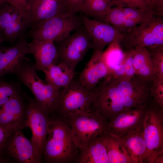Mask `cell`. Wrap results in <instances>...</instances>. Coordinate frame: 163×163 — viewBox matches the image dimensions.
<instances>
[{"label": "cell", "instance_id": "6da1fadb", "mask_svg": "<svg viewBox=\"0 0 163 163\" xmlns=\"http://www.w3.org/2000/svg\"><path fill=\"white\" fill-rule=\"evenodd\" d=\"M42 156L43 163H76L80 149L66 120L51 114Z\"/></svg>", "mask_w": 163, "mask_h": 163}, {"label": "cell", "instance_id": "7a4b0ae2", "mask_svg": "<svg viewBox=\"0 0 163 163\" xmlns=\"http://www.w3.org/2000/svg\"><path fill=\"white\" fill-rule=\"evenodd\" d=\"M37 72L35 63L25 57L15 75L19 81L30 91L39 104L51 114H55L59 105L60 89L46 83Z\"/></svg>", "mask_w": 163, "mask_h": 163}, {"label": "cell", "instance_id": "3957f363", "mask_svg": "<svg viewBox=\"0 0 163 163\" xmlns=\"http://www.w3.org/2000/svg\"><path fill=\"white\" fill-rule=\"evenodd\" d=\"M76 75L60 92L56 113L63 119L78 111H92L91 108L96 100V88L93 90L87 89Z\"/></svg>", "mask_w": 163, "mask_h": 163}, {"label": "cell", "instance_id": "277c9868", "mask_svg": "<svg viewBox=\"0 0 163 163\" xmlns=\"http://www.w3.org/2000/svg\"><path fill=\"white\" fill-rule=\"evenodd\" d=\"M143 136L146 153L143 163H154L163 154V108L151 99L144 121Z\"/></svg>", "mask_w": 163, "mask_h": 163}, {"label": "cell", "instance_id": "5b68a950", "mask_svg": "<svg viewBox=\"0 0 163 163\" xmlns=\"http://www.w3.org/2000/svg\"><path fill=\"white\" fill-rule=\"evenodd\" d=\"M73 32L54 42L57 51V63L75 70L78 64L90 49L92 39L82 24Z\"/></svg>", "mask_w": 163, "mask_h": 163}, {"label": "cell", "instance_id": "8992f818", "mask_svg": "<svg viewBox=\"0 0 163 163\" xmlns=\"http://www.w3.org/2000/svg\"><path fill=\"white\" fill-rule=\"evenodd\" d=\"M127 49L145 47L150 51L163 50V16L156 15L151 21L131 30L120 43Z\"/></svg>", "mask_w": 163, "mask_h": 163}, {"label": "cell", "instance_id": "52a82bcc", "mask_svg": "<svg viewBox=\"0 0 163 163\" xmlns=\"http://www.w3.org/2000/svg\"><path fill=\"white\" fill-rule=\"evenodd\" d=\"M64 119L72 129L75 142L80 149L107 131L109 126V122L94 111H78Z\"/></svg>", "mask_w": 163, "mask_h": 163}, {"label": "cell", "instance_id": "ba28073f", "mask_svg": "<svg viewBox=\"0 0 163 163\" xmlns=\"http://www.w3.org/2000/svg\"><path fill=\"white\" fill-rule=\"evenodd\" d=\"M82 24L76 14L56 16L42 21L29 28L25 36L32 40H59L78 28Z\"/></svg>", "mask_w": 163, "mask_h": 163}, {"label": "cell", "instance_id": "9c48e42d", "mask_svg": "<svg viewBox=\"0 0 163 163\" xmlns=\"http://www.w3.org/2000/svg\"><path fill=\"white\" fill-rule=\"evenodd\" d=\"M97 96L93 110L109 121L125 110L120 92L111 74L100 81L96 88Z\"/></svg>", "mask_w": 163, "mask_h": 163}, {"label": "cell", "instance_id": "30bf717a", "mask_svg": "<svg viewBox=\"0 0 163 163\" xmlns=\"http://www.w3.org/2000/svg\"><path fill=\"white\" fill-rule=\"evenodd\" d=\"M23 94L27 103V125L31 130L30 141L35 151L42 158L51 113L25 92Z\"/></svg>", "mask_w": 163, "mask_h": 163}, {"label": "cell", "instance_id": "8fae6325", "mask_svg": "<svg viewBox=\"0 0 163 163\" xmlns=\"http://www.w3.org/2000/svg\"><path fill=\"white\" fill-rule=\"evenodd\" d=\"M115 79L125 110L142 106L151 100L153 82L146 81L136 75L130 78Z\"/></svg>", "mask_w": 163, "mask_h": 163}, {"label": "cell", "instance_id": "7c38bea8", "mask_svg": "<svg viewBox=\"0 0 163 163\" xmlns=\"http://www.w3.org/2000/svg\"><path fill=\"white\" fill-rule=\"evenodd\" d=\"M22 130L11 133L3 149L8 163H42V158L34 151L32 144Z\"/></svg>", "mask_w": 163, "mask_h": 163}, {"label": "cell", "instance_id": "4fadbf2b", "mask_svg": "<svg viewBox=\"0 0 163 163\" xmlns=\"http://www.w3.org/2000/svg\"><path fill=\"white\" fill-rule=\"evenodd\" d=\"M26 12L28 29L53 17L72 14L66 0H28Z\"/></svg>", "mask_w": 163, "mask_h": 163}, {"label": "cell", "instance_id": "5bb4252c", "mask_svg": "<svg viewBox=\"0 0 163 163\" xmlns=\"http://www.w3.org/2000/svg\"><path fill=\"white\" fill-rule=\"evenodd\" d=\"M79 16L91 37L90 49L93 50L103 51L107 45L114 43L120 44L124 37L108 24L91 19L84 14Z\"/></svg>", "mask_w": 163, "mask_h": 163}, {"label": "cell", "instance_id": "9a60e30c", "mask_svg": "<svg viewBox=\"0 0 163 163\" xmlns=\"http://www.w3.org/2000/svg\"><path fill=\"white\" fill-rule=\"evenodd\" d=\"M27 108L23 94L11 99L0 109V126L10 132L27 128Z\"/></svg>", "mask_w": 163, "mask_h": 163}, {"label": "cell", "instance_id": "2e32d148", "mask_svg": "<svg viewBox=\"0 0 163 163\" xmlns=\"http://www.w3.org/2000/svg\"><path fill=\"white\" fill-rule=\"evenodd\" d=\"M0 27L5 41L11 46L25 36L28 30L25 20L7 2L0 8Z\"/></svg>", "mask_w": 163, "mask_h": 163}, {"label": "cell", "instance_id": "e0dca14e", "mask_svg": "<svg viewBox=\"0 0 163 163\" xmlns=\"http://www.w3.org/2000/svg\"><path fill=\"white\" fill-rule=\"evenodd\" d=\"M149 102L142 106L122 112L111 118L109 121L107 131L114 136H119L131 131L143 129Z\"/></svg>", "mask_w": 163, "mask_h": 163}, {"label": "cell", "instance_id": "ac0fdd59", "mask_svg": "<svg viewBox=\"0 0 163 163\" xmlns=\"http://www.w3.org/2000/svg\"><path fill=\"white\" fill-rule=\"evenodd\" d=\"M28 42L25 36L20 38L10 47L0 46V77L15 74L25 56L30 54Z\"/></svg>", "mask_w": 163, "mask_h": 163}, {"label": "cell", "instance_id": "d6986e66", "mask_svg": "<svg viewBox=\"0 0 163 163\" xmlns=\"http://www.w3.org/2000/svg\"><path fill=\"white\" fill-rule=\"evenodd\" d=\"M111 74L104 59L103 51L93 50L89 60L86 63L78 78L88 89H95L101 80Z\"/></svg>", "mask_w": 163, "mask_h": 163}, {"label": "cell", "instance_id": "ffe728a7", "mask_svg": "<svg viewBox=\"0 0 163 163\" xmlns=\"http://www.w3.org/2000/svg\"><path fill=\"white\" fill-rule=\"evenodd\" d=\"M30 54L34 56L37 71H42L57 62L56 46L52 40H31L28 43Z\"/></svg>", "mask_w": 163, "mask_h": 163}, {"label": "cell", "instance_id": "44dd1931", "mask_svg": "<svg viewBox=\"0 0 163 163\" xmlns=\"http://www.w3.org/2000/svg\"><path fill=\"white\" fill-rule=\"evenodd\" d=\"M143 129H136L116 136L125 148L131 163H143L146 149Z\"/></svg>", "mask_w": 163, "mask_h": 163}, {"label": "cell", "instance_id": "7402d4cb", "mask_svg": "<svg viewBox=\"0 0 163 163\" xmlns=\"http://www.w3.org/2000/svg\"><path fill=\"white\" fill-rule=\"evenodd\" d=\"M104 133L80 149L76 163H109Z\"/></svg>", "mask_w": 163, "mask_h": 163}, {"label": "cell", "instance_id": "603a6c76", "mask_svg": "<svg viewBox=\"0 0 163 163\" xmlns=\"http://www.w3.org/2000/svg\"><path fill=\"white\" fill-rule=\"evenodd\" d=\"M133 67L135 75L143 79L152 82L155 78L150 54L145 47L134 49Z\"/></svg>", "mask_w": 163, "mask_h": 163}, {"label": "cell", "instance_id": "cb8c5ba5", "mask_svg": "<svg viewBox=\"0 0 163 163\" xmlns=\"http://www.w3.org/2000/svg\"><path fill=\"white\" fill-rule=\"evenodd\" d=\"M42 71L45 75L46 83L58 89L64 87L76 75L75 70L57 63Z\"/></svg>", "mask_w": 163, "mask_h": 163}, {"label": "cell", "instance_id": "d4e9b609", "mask_svg": "<svg viewBox=\"0 0 163 163\" xmlns=\"http://www.w3.org/2000/svg\"><path fill=\"white\" fill-rule=\"evenodd\" d=\"M104 137L109 163H131L127 152L120 139L107 131Z\"/></svg>", "mask_w": 163, "mask_h": 163}, {"label": "cell", "instance_id": "484cf974", "mask_svg": "<svg viewBox=\"0 0 163 163\" xmlns=\"http://www.w3.org/2000/svg\"><path fill=\"white\" fill-rule=\"evenodd\" d=\"M113 5L111 0L92 1L84 3L80 12L93 19L102 22Z\"/></svg>", "mask_w": 163, "mask_h": 163}, {"label": "cell", "instance_id": "4316f807", "mask_svg": "<svg viewBox=\"0 0 163 163\" xmlns=\"http://www.w3.org/2000/svg\"><path fill=\"white\" fill-rule=\"evenodd\" d=\"M127 18L121 8L117 6L110 9L102 22L111 25L120 33L125 35L128 33L126 27Z\"/></svg>", "mask_w": 163, "mask_h": 163}, {"label": "cell", "instance_id": "83f0119b", "mask_svg": "<svg viewBox=\"0 0 163 163\" xmlns=\"http://www.w3.org/2000/svg\"><path fill=\"white\" fill-rule=\"evenodd\" d=\"M0 77V109L11 99L23 94L18 84Z\"/></svg>", "mask_w": 163, "mask_h": 163}, {"label": "cell", "instance_id": "f1b7e54d", "mask_svg": "<svg viewBox=\"0 0 163 163\" xmlns=\"http://www.w3.org/2000/svg\"><path fill=\"white\" fill-rule=\"evenodd\" d=\"M123 53L119 44L114 43L109 45L107 49L103 52L105 62L111 72L121 62L123 57Z\"/></svg>", "mask_w": 163, "mask_h": 163}, {"label": "cell", "instance_id": "f546056e", "mask_svg": "<svg viewBox=\"0 0 163 163\" xmlns=\"http://www.w3.org/2000/svg\"><path fill=\"white\" fill-rule=\"evenodd\" d=\"M120 8L126 16L134 20L139 24L149 21L156 15L151 8L146 9Z\"/></svg>", "mask_w": 163, "mask_h": 163}, {"label": "cell", "instance_id": "4dcf8cb0", "mask_svg": "<svg viewBox=\"0 0 163 163\" xmlns=\"http://www.w3.org/2000/svg\"><path fill=\"white\" fill-rule=\"evenodd\" d=\"M148 51L153 61L155 79L163 80V50Z\"/></svg>", "mask_w": 163, "mask_h": 163}, {"label": "cell", "instance_id": "1f68e13d", "mask_svg": "<svg viewBox=\"0 0 163 163\" xmlns=\"http://www.w3.org/2000/svg\"><path fill=\"white\" fill-rule=\"evenodd\" d=\"M117 7L146 9L152 8L150 0H111Z\"/></svg>", "mask_w": 163, "mask_h": 163}, {"label": "cell", "instance_id": "d6a6232c", "mask_svg": "<svg viewBox=\"0 0 163 163\" xmlns=\"http://www.w3.org/2000/svg\"><path fill=\"white\" fill-rule=\"evenodd\" d=\"M134 52V49H130L124 53L122 62L126 69V78H131L135 75L133 67Z\"/></svg>", "mask_w": 163, "mask_h": 163}, {"label": "cell", "instance_id": "836d02e7", "mask_svg": "<svg viewBox=\"0 0 163 163\" xmlns=\"http://www.w3.org/2000/svg\"><path fill=\"white\" fill-rule=\"evenodd\" d=\"M152 98L160 107L163 108V81H153L152 89Z\"/></svg>", "mask_w": 163, "mask_h": 163}, {"label": "cell", "instance_id": "e575fe53", "mask_svg": "<svg viewBox=\"0 0 163 163\" xmlns=\"http://www.w3.org/2000/svg\"><path fill=\"white\" fill-rule=\"evenodd\" d=\"M7 2L17 10L25 20L26 17V8L28 0H6Z\"/></svg>", "mask_w": 163, "mask_h": 163}, {"label": "cell", "instance_id": "d590c367", "mask_svg": "<svg viewBox=\"0 0 163 163\" xmlns=\"http://www.w3.org/2000/svg\"><path fill=\"white\" fill-rule=\"evenodd\" d=\"M11 133L0 126V163H8L4 154L3 149Z\"/></svg>", "mask_w": 163, "mask_h": 163}, {"label": "cell", "instance_id": "8d00e7d4", "mask_svg": "<svg viewBox=\"0 0 163 163\" xmlns=\"http://www.w3.org/2000/svg\"><path fill=\"white\" fill-rule=\"evenodd\" d=\"M71 14H76L80 12L84 0H66Z\"/></svg>", "mask_w": 163, "mask_h": 163}, {"label": "cell", "instance_id": "74e56055", "mask_svg": "<svg viewBox=\"0 0 163 163\" xmlns=\"http://www.w3.org/2000/svg\"><path fill=\"white\" fill-rule=\"evenodd\" d=\"M152 8L156 15L163 16V0H150Z\"/></svg>", "mask_w": 163, "mask_h": 163}, {"label": "cell", "instance_id": "f35d334b", "mask_svg": "<svg viewBox=\"0 0 163 163\" xmlns=\"http://www.w3.org/2000/svg\"><path fill=\"white\" fill-rule=\"evenodd\" d=\"M154 163H163V154H161L158 157Z\"/></svg>", "mask_w": 163, "mask_h": 163}, {"label": "cell", "instance_id": "ab89813d", "mask_svg": "<svg viewBox=\"0 0 163 163\" xmlns=\"http://www.w3.org/2000/svg\"><path fill=\"white\" fill-rule=\"evenodd\" d=\"M0 40L3 41H5V40L4 38L2 32L0 27Z\"/></svg>", "mask_w": 163, "mask_h": 163}, {"label": "cell", "instance_id": "60d3db41", "mask_svg": "<svg viewBox=\"0 0 163 163\" xmlns=\"http://www.w3.org/2000/svg\"><path fill=\"white\" fill-rule=\"evenodd\" d=\"M6 0H0V8L2 5L5 2H6Z\"/></svg>", "mask_w": 163, "mask_h": 163}, {"label": "cell", "instance_id": "b9f144b4", "mask_svg": "<svg viewBox=\"0 0 163 163\" xmlns=\"http://www.w3.org/2000/svg\"><path fill=\"white\" fill-rule=\"evenodd\" d=\"M94 0H84V3L86 2H88L91 1H94Z\"/></svg>", "mask_w": 163, "mask_h": 163}, {"label": "cell", "instance_id": "7bdbcfd3", "mask_svg": "<svg viewBox=\"0 0 163 163\" xmlns=\"http://www.w3.org/2000/svg\"><path fill=\"white\" fill-rule=\"evenodd\" d=\"M4 41H3L0 40V46L1 44Z\"/></svg>", "mask_w": 163, "mask_h": 163}]
</instances>
